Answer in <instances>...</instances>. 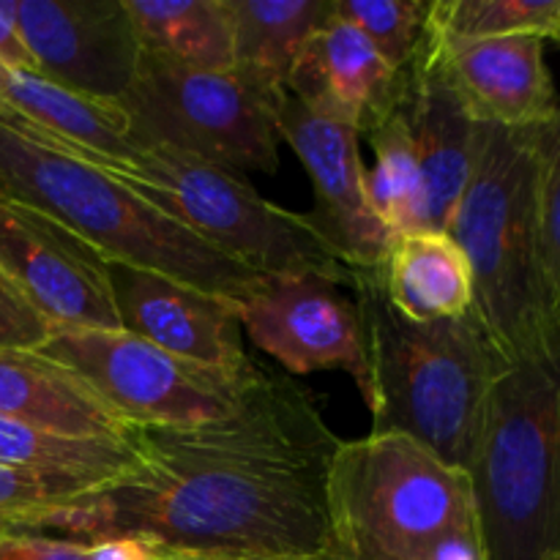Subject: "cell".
<instances>
[{
	"label": "cell",
	"mask_w": 560,
	"mask_h": 560,
	"mask_svg": "<svg viewBox=\"0 0 560 560\" xmlns=\"http://www.w3.org/2000/svg\"><path fill=\"white\" fill-rule=\"evenodd\" d=\"M306 560H399V558H386V556H375V552H361V550H348V547L339 545H326V550L315 558Z\"/></svg>",
	"instance_id": "obj_33"
},
{
	"label": "cell",
	"mask_w": 560,
	"mask_h": 560,
	"mask_svg": "<svg viewBox=\"0 0 560 560\" xmlns=\"http://www.w3.org/2000/svg\"><path fill=\"white\" fill-rule=\"evenodd\" d=\"M443 71L479 124L530 129L560 113L545 63V36L448 38L424 31Z\"/></svg>",
	"instance_id": "obj_15"
},
{
	"label": "cell",
	"mask_w": 560,
	"mask_h": 560,
	"mask_svg": "<svg viewBox=\"0 0 560 560\" xmlns=\"http://www.w3.org/2000/svg\"><path fill=\"white\" fill-rule=\"evenodd\" d=\"M468 476L487 560L560 552V339L503 366Z\"/></svg>",
	"instance_id": "obj_5"
},
{
	"label": "cell",
	"mask_w": 560,
	"mask_h": 560,
	"mask_svg": "<svg viewBox=\"0 0 560 560\" xmlns=\"http://www.w3.org/2000/svg\"><path fill=\"white\" fill-rule=\"evenodd\" d=\"M377 277L388 304L413 323L452 320L474 312V273L446 230L394 235Z\"/></svg>",
	"instance_id": "obj_19"
},
{
	"label": "cell",
	"mask_w": 560,
	"mask_h": 560,
	"mask_svg": "<svg viewBox=\"0 0 560 560\" xmlns=\"http://www.w3.org/2000/svg\"><path fill=\"white\" fill-rule=\"evenodd\" d=\"M131 459V430L126 438H69L0 416V463L66 470L107 481L129 468Z\"/></svg>",
	"instance_id": "obj_24"
},
{
	"label": "cell",
	"mask_w": 560,
	"mask_h": 560,
	"mask_svg": "<svg viewBox=\"0 0 560 560\" xmlns=\"http://www.w3.org/2000/svg\"><path fill=\"white\" fill-rule=\"evenodd\" d=\"M244 334L290 377L342 370L364 405L372 397L366 334L350 284L320 273L262 277L238 301Z\"/></svg>",
	"instance_id": "obj_10"
},
{
	"label": "cell",
	"mask_w": 560,
	"mask_h": 560,
	"mask_svg": "<svg viewBox=\"0 0 560 560\" xmlns=\"http://www.w3.org/2000/svg\"><path fill=\"white\" fill-rule=\"evenodd\" d=\"M0 63L11 66V69H33L31 52H27V44L22 38L20 27H16L14 9H11V0H0Z\"/></svg>",
	"instance_id": "obj_31"
},
{
	"label": "cell",
	"mask_w": 560,
	"mask_h": 560,
	"mask_svg": "<svg viewBox=\"0 0 560 560\" xmlns=\"http://www.w3.org/2000/svg\"><path fill=\"white\" fill-rule=\"evenodd\" d=\"M0 273L52 328H120L107 257L49 213L5 197Z\"/></svg>",
	"instance_id": "obj_11"
},
{
	"label": "cell",
	"mask_w": 560,
	"mask_h": 560,
	"mask_svg": "<svg viewBox=\"0 0 560 560\" xmlns=\"http://www.w3.org/2000/svg\"><path fill=\"white\" fill-rule=\"evenodd\" d=\"M0 560H98L96 547L88 541L60 539L47 534H0Z\"/></svg>",
	"instance_id": "obj_30"
},
{
	"label": "cell",
	"mask_w": 560,
	"mask_h": 560,
	"mask_svg": "<svg viewBox=\"0 0 560 560\" xmlns=\"http://www.w3.org/2000/svg\"><path fill=\"white\" fill-rule=\"evenodd\" d=\"M372 372V430L399 432L468 474L479 448L487 402L509 364L476 312L435 323L399 315L383 293L377 268L355 271Z\"/></svg>",
	"instance_id": "obj_2"
},
{
	"label": "cell",
	"mask_w": 560,
	"mask_h": 560,
	"mask_svg": "<svg viewBox=\"0 0 560 560\" xmlns=\"http://www.w3.org/2000/svg\"><path fill=\"white\" fill-rule=\"evenodd\" d=\"M328 545L399 560H443L481 534L470 476L399 432L342 441L328 468Z\"/></svg>",
	"instance_id": "obj_6"
},
{
	"label": "cell",
	"mask_w": 560,
	"mask_h": 560,
	"mask_svg": "<svg viewBox=\"0 0 560 560\" xmlns=\"http://www.w3.org/2000/svg\"><path fill=\"white\" fill-rule=\"evenodd\" d=\"M135 459L113 479L0 523V534L142 539L159 550L306 560L326 550L328 468L342 446L315 399L260 366L230 416L131 427Z\"/></svg>",
	"instance_id": "obj_1"
},
{
	"label": "cell",
	"mask_w": 560,
	"mask_h": 560,
	"mask_svg": "<svg viewBox=\"0 0 560 560\" xmlns=\"http://www.w3.org/2000/svg\"><path fill=\"white\" fill-rule=\"evenodd\" d=\"M541 126L479 124L470 180L446 230L468 257L476 317L509 364L560 339L536 219Z\"/></svg>",
	"instance_id": "obj_3"
},
{
	"label": "cell",
	"mask_w": 560,
	"mask_h": 560,
	"mask_svg": "<svg viewBox=\"0 0 560 560\" xmlns=\"http://www.w3.org/2000/svg\"><path fill=\"white\" fill-rule=\"evenodd\" d=\"M399 102V98H397ZM366 140L372 148V167L364 173L366 202L386 233L405 235L430 230L427 222V191L419 151L399 107L377 120Z\"/></svg>",
	"instance_id": "obj_23"
},
{
	"label": "cell",
	"mask_w": 560,
	"mask_h": 560,
	"mask_svg": "<svg viewBox=\"0 0 560 560\" xmlns=\"http://www.w3.org/2000/svg\"><path fill=\"white\" fill-rule=\"evenodd\" d=\"M16 27L38 74L118 104L140 63L142 44L124 0H11Z\"/></svg>",
	"instance_id": "obj_13"
},
{
	"label": "cell",
	"mask_w": 560,
	"mask_h": 560,
	"mask_svg": "<svg viewBox=\"0 0 560 560\" xmlns=\"http://www.w3.org/2000/svg\"><path fill=\"white\" fill-rule=\"evenodd\" d=\"M541 560H560V552H550V556H545Z\"/></svg>",
	"instance_id": "obj_35"
},
{
	"label": "cell",
	"mask_w": 560,
	"mask_h": 560,
	"mask_svg": "<svg viewBox=\"0 0 560 560\" xmlns=\"http://www.w3.org/2000/svg\"><path fill=\"white\" fill-rule=\"evenodd\" d=\"M539 252L550 310L560 326V113L541 126L539 178H536Z\"/></svg>",
	"instance_id": "obj_27"
},
{
	"label": "cell",
	"mask_w": 560,
	"mask_h": 560,
	"mask_svg": "<svg viewBox=\"0 0 560 560\" xmlns=\"http://www.w3.org/2000/svg\"><path fill=\"white\" fill-rule=\"evenodd\" d=\"M288 93L339 115L364 137L397 107L399 71L377 55L359 27L339 20L331 9L290 71Z\"/></svg>",
	"instance_id": "obj_18"
},
{
	"label": "cell",
	"mask_w": 560,
	"mask_h": 560,
	"mask_svg": "<svg viewBox=\"0 0 560 560\" xmlns=\"http://www.w3.org/2000/svg\"><path fill=\"white\" fill-rule=\"evenodd\" d=\"M277 129L312 180L315 208L306 217L317 233L348 268H381L392 235L366 202L359 129L288 91L279 98Z\"/></svg>",
	"instance_id": "obj_12"
},
{
	"label": "cell",
	"mask_w": 560,
	"mask_h": 560,
	"mask_svg": "<svg viewBox=\"0 0 560 560\" xmlns=\"http://www.w3.org/2000/svg\"><path fill=\"white\" fill-rule=\"evenodd\" d=\"M107 173L260 277L353 279V268L339 260L306 213L260 197L244 175L170 148H137Z\"/></svg>",
	"instance_id": "obj_7"
},
{
	"label": "cell",
	"mask_w": 560,
	"mask_h": 560,
	"mask_svg": "<svg viewBox=\"0 0 560 560\" xmlns=\"http://www.w3.org/2000/svg\"><path fill=\"white\" fill-rule=\"evenodd\" d=\"M397 107L419 151L427 222L430 230H448L474 170L479 120L465 107L427 36H421L413 60L399 71Z\"/></svg>",
	"instance_id": "obj_16"
},
{
	"label": "cell",
	"mask_w": 560,
	"mask_h": 560,
	"mask_svg": "<svg viewBox=\"0 0 560 560\" xmlns=\"http://www.w3.org/2000/svg\"><path fill=\"white\" fill-rule=\"evenodd\" d=\"M0 124L102 170L137 151L118 104L80 96L38 71L5 63H0Z\"/></svg>",
	"instance_id": "obj_17"
},
{
	"label": "cell",
	"mask_w": 560,
	"mask_h": 560,
	"mask_svg": "<svg viewBox=\"0 0 560 560\" xmlns=\"http://www.w3.org/2000/svg\"><path fill=\"white\" fill-rule=\"evenodd\" d=\"M93 485H98L93 476L0 463V523L52 506Z\"/></svg>",
	"instance_id": "obj_28"
},
{
	"label": "cell",
	"mask_w": 560,
	"mask_h": 560,
	"mask_svg": "<svg viewBox=\"0 0 560 560\" xmlns=\"http://www.w3.org/2000/svg\"><path fill=\"white\" fill-rule=\"evenodd\" d=\"M63 366L126 427H195L224 419L260 375L186 361L124 328H52L36 350Z\"/></svg>",
	"instance_id": "obj_9"
},
{
	"label": "cell",
	"mask_w": 560,
	"mask_h": 560,
	"mask_svg": "<svg viewBox=\"0 0 560 560\" xmlns=\"http://www.w3.org/2000/svg\"><path fill=\"white\" fill-rule=\"evenodd\" d=\"M49 334H52V326L0 273V353L38 350L47 342Z\"/></svg>",
	"instance_id": "obj_29"
},
{
	"label": "cell",
	"mask_w": 560,
	"mask_h": 560,
	"mask_svg": "<svg viewBox=\"0 0 560 560\" xmlns=\"http://www.w3.org/2000/svg\"><path fill=\"white\" fill-rule=\"evenodd\" d=\"M552 38H558V42H560V14H558V22H556V31H552Z\"/></svg>",
	"instance_id": "obj_34"
},
{
	"label": "cell",
	"mask_w": 560,
	"mask_h": 560,
	"mask_svg": "<svg viewBox=\"0 0 560 560\" xmlns=\"http://www.w3.org/2000/svg\"><path fill=\"white\" fill-rule=\"evenodd\" d=\"M235 66L273 93L288 91L306 42L331 14V0H228Z\"/></svg>",
	"instance_id": "obj_21"
},
{
	"label": "cell",
	"mask_w": 560,
	"mask_h": 560,
	"mask_svg": "<svg viewBox=\"0 0 560 560\" xmlns=\"http://www.w3.org/2000/svg\"><path fill=\"white\" fill-rule=\"evenodd\" d=\"M0 197L49 213L109 262L164 273L206 293L244 301L262 279L159 211L107 170L3 124Z\"/></svg>",
	"instance_id": "obj_4"
},
{
	"label": "cell",
	"mask_w": 560,
	"mask_h": 560,
	"mask_svg": "<svg viewBox=\"0 0 560 560\" xmlns=\"http://www.w3.org/2000/svg\"><path fill=\"white\" fill-rule=\"evenodd\" d=\"M560 0H435L427 27L448 38H552Z\"/></svg>",
	"instance_id": "obj_25"
},
{
	"label": "cell",
	"mask_w": 560,
	"mask_h": 560,
	"mask_svg": "<svg viewBox=\"0 0 560 560\" xmlns=\"http://www.w3.org/2000/svg\"><path fill=\"white\" fill-rule=\"evenodd\" d=\"M156 560H293V558H273V556H233V552H184V550H159Z\"/></svg>",
	"instance_id": "obj_32"
},
{
	"label": "cell",
	"mask_w": 560,
	"mask_h": 560,
	"mask_svg": "<svg viewBox=\"0 0 560 560\" xmlns=\"http://www.w3.org/2000/svg\"><path fill=\"white\" fill-rule=\"evenodd\" d=\"M153 556H156V552H153Z\"/></svg>",
	"instance_id": "obj_36"
},
{
	"label": "cell",
	"mask_w": 560,
	"mask_h": 560,
	"mask_svg": "<svg viewBox=\"0 0 560 560\" xmlns=\"http://www.w3.org/2000/svg\"><path fill=\"white\" fill-rule=\"evenodd\" d=\"M334 14L359 27L394 71L413 60L430 20L427 0H334Z\"/></svg>",
	"instance_id": "obj_26"
},
{
	"label": "cell",
	"mask_w": 560,
	"mask_h": 560,
	"mask_svg": "<svg viewBox=\"0 0 560 560\" xmlns=\"http://www.w3.org/2000/svg\"><path fill=\"white\" fill-rule=\"evenodd\" d=\"M0 416L69 438H126L131 430L36 350L0 353Z\"/></svg>",
	"instance_id": "obj_20"
},
{
	"label": "cell",
	"mask_w": 560,
	"mask_h": 560,
	"mask_svg": "<svg viewBox=\"0 0 560 560\" xmlns=\"http://www.w3.org/2000/svg\"><path fill=\"white\" fill-rule=\"evenodd\" d=\"M145 52L189 69L235 66V31L228 0H124Z\"/></svg>",
	"instance_id": "obj_22"
},
{
	"label": "cell",
	"mask_w": 560,
	"mask_h": 560,
	"mask_svg": "<svg viewBox=\"0 0 560 560\" xmlns=\"http://www.w3.org/2000/svg\"><path fill=\"white\" fill-rule=\"evenodd\" d=\"M109 282L124 331L224 372H246L255 364L244 350L238 301L120 262H109Z\"/></svg>",
	"instance_id": "obj_14"
},
{
	"label": "cell",
	"mask_w": 560,
	"mask_h": 560,
	"mask_svg": "<svg viewBox=\"0 0 560 560\" xmlns=\"http://www.w3.org/2000/svg\"><path fill=\"white\" fill-rule=\"evenodd\" d=\"M282 96L238 69H189L142 49L118 107L137 148H170L238 175H273Z\"/></svg>",
	"instance_id": "obj_8"
}]
</instances>
